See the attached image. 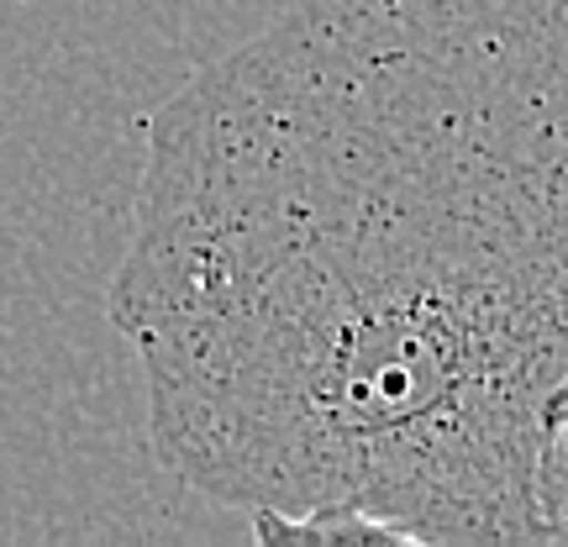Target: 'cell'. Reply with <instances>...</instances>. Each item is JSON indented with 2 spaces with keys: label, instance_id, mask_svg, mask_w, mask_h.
<instances>
[{
  "label": "cell",
  "instance_id": "cell-1",
  "mask_svg": "<svg viewBox=\"0 0 568 547\" xmlns=\"http://www.w3.org/2000/svg\"><path fill=\"white\" fill-rule=\"evenodd\" d=\"M111 322L222 506L537 543L568 374V0H295L153 111Z\"/></svg>",
  "mask_w": 568,
  "mask_h": 547
},
{
  "label": "cell",
  "instance_id": "cell-2",
  "mask_svg": "<svg viewBox=\"0 0 568 547\" xmlns=\"http://www.w3.org/2000/svg\"><path fill=\"white\" fill-rule=\"evenodd\" d=\"M531 510H537V543L568 547V374L558 379L542 416L531 464Z\"/></svg>",
  "mask_w": 568,
  "mask_h": 547
}]
</instances>
